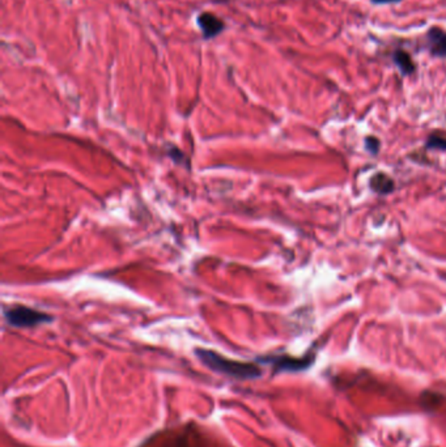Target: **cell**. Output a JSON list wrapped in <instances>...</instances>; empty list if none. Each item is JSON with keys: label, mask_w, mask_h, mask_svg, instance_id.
I'll return each mask as SVG.
<instances>
[{"label": "cell", "mask_w": 446, "mask_h": 447, "mask_svg": "<svg viewBox=\"0 0 446 447\" xmlns=\"http://www.w3.org/2000/svg\"><path fill=\"white\" fill-rule=\"evenodd\" d=\"M427 147L446 151V139L445 138H440L437 135H432V136H429V139L427 142Z\"/></svg>", "instance_id": "52a82bcc"}, {"label": "cell", "mask_w": 446, "mask_h": 447, "mask_svg": "<svg viewBox=\"0 0 446 447\" xmlns=\"http://www.w3.org/2000/svg\"><path fill=\"white\" fill-rule=\"evenodd\" d=\"M370 186L379 194H389L394 190V181L388 175L379 173L372 178Z\"/></svg>", "instance_id": "8992f818"}, {"label": "cell", "mask_w": 446, "mask_h": 447, "mask_svg": "<svg viewBox=\"0 0 446 447\" xmlns=\"http://www.w3.org/2000/svg\"><path fill=\"white\" fill-rule=\"evenodd\" d=\"M4 318L13 327H35L51 322V316L44 311L24 305H13L4 309Z\"/></svg>", "instance_id": "7a4b0ae2"}, {"label": "cell", "mask_w": 446, "mask_h": 447, "mask_svg": "<svg viewBox=\"0 0 446 447\" xmlns=\"http://www.w3.org/2000/svg\"><path fill=\"white\" fill-rule=\"evenodd\" d=\"M197 356L199 360L208 366L212 371L226 374L237 380H251L261 375V369L253 364L240 362V361L229 360L222 355L208 350V349H197Z\"/></svg>", "instance_id": "6da1fadb"}, {"label": "cell", "mask_w": 446, "mask_h": 447, "mask_svg": "<svg viewBox=\"0 0 446 447\" xmlns=\"http://www.w3.org/2000/svg\"><path fill=\"white\" fill-rule=\"evenodd\" d=\"M401 0H372L374 4H390V3H398Z\"/></svg>", "instance_id": "9c48e42d"}, {"label": "cell", "mask_w": 446, "mask_h": 447, "mask_svg": "<svg viewBox=\"0 0 446 447\" xmlns=\"http://www.w3.org/2000/svg\"><path fill=\"white\" fill-rule=\"evenodd\" d=\"M429 53L436 58H446V31L432 26L427 33Z\"/></svg>", "instance_id": "277c9868"}, {"label": "cell", "mask_w": 446, "mask_h": 447, "mask_svg": "<svg viewBox=\"0 0 446 447\" xmlns=\"http://www.w3.org/2000/svg\"><path fill=\"white\" fill-rule=\"evenodd\" d=\"M365 144H367V148L370 152L377 153L379 149V139H376V138H368Z\"/></svg>", "instance_id": "ba28073f"}, {"label": "cell", "mask_w": 446, "mask_h": 447, "mask_svg": "<svg viewBox=\"0 0 446 447\" xmlns=\"http://www.w3.org/2000/svg\"><path fill=\"white\" fill-rule=\"evenodd\" d=\"M393 59H394L395 66L401 70L402 75L408 76V75H411V74L415 72L416 67H415V63H413V58L410 56L408 53H406L404 50H397V51L393 54Z\"/></svg>", "instance_id": "5b68a950"}, {"label": "cell", "mask_w": 446, "mask_h": 447, "mask_svg": "<svg viewBox=\"0 0 446 447\" xmlns=\"http://www.w3.org/2000/svg\"><path fill=\"white\" fill-rule=\"evenodd\" d=\"M212 1H215V3H224V1H226V0H212Z\"/></svg>", "instance_id": "30bf717a"}, {"label": "cell", "mask_w": 446, "mask_h": 447, "mask_svg": "<svg viewBox=\"0 0 446 447\" xmlns=\"http://www.w3.org/2000/svg\"><path fill=\"white\" fill-rule=\"evenodd\" d=\"M198 25L201 26L203 35L207 40L215 38L216 35L222 33L225 28L223 20L219 19L217 16H215L211 12L201 13V16L198 17Z\"/></svg>", "instance_id": "3957f363"}]
</instances>
